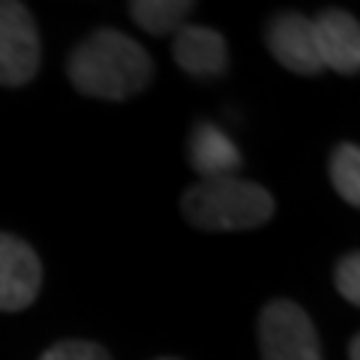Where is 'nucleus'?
Segmentation results:
<instances>
[{
  "label": "nucleus",
  "instance_id": "nucleus-8",
  "mask_svg": "<svg viewBox=\"0 0 360 360\" xmlns=\"http://www.w3.org/2000/svg\"><path fill=\"white\" fill-rule=\"evenodd\" d=\"M172 54L180 70L195 78H219L229 70V45H225L222 33L213 27L184 25L174 33Z\"/></svg>",
  "mask_w": 360,
  "mask_h": 360
},
{
  "label": "nucleus",
  "instance_id": "nucleus-9",
  "mask_svg": "<svg viewBox=\"0 0 360 360\" xmlns=\"http://www.w3.org/2000/svg\"><path fill=\"white\" fill-rule=\"evenodd\" d=\"M189 162L201 174V180L231 177L240 168V150L219 127L198 123L189 139Z\"/></svg>",
  "mask_w": 360,
  "mask_h": 360
},
{
  "label": "nucleus",
  "instance_id": "nucleus-12",
  "mask_svg": "<svg viewBox=\"0 0 360 360\" xmlns=\"http://www.w3.org/2000/svg\"><path fill=\"white\" fill-rule=\"evenodd\" d=\"M333 283L336 291L348 300L352 307H360V255L357 252H345L333 270Z\"/></svg>",
  "mask_w": 360,
  "mask_h": 360
},
{
  "label": "nucleus",
  "instance_id": "nucleus-15",
  "mask_svg": "<svg viewBox=\"0 0 360 360\" xmlns=\"http://www.w3.org/2000/svg\"><path fill=\"white\" fill-rule=\"evenodd\" d=\"M156 360H177V357H156Z\"/></svg>",
  "mask_w": 360,
  "mask_h": 360
},
{
  "label": "nucleus",
  "instance_id": "nucleus-7",
  "mask_svg": "<svg viewBox=\"0 0 360 360\" xmlns=\"http://www.w3.org/2000/svg\"><path fill=\"white\" fill-rule=\"evenodd\" d=\"M315 45L324 70L354 75L360 70V25L342 9H324L312 18Z\"/></svg>",
  "mask_w": 360,
  "mask_h": 360
},
{
  "label": "nucleus",
  "instance_id": "nucleus-1",
  "mask_svg": "<svg viewBox=\"0 0 360 360\" xmlns=\"http://www.w3.org/2000/svg\"><path fill=\"white\" fill-rule=\"evenodd\" d=\"M66 75L82 96L120 103L150 84L153 60L141 42L120 30L103 27L75 45L66 63Z\"/></svg>",
  "mask_w": 360,
  "mask_h": 360
},
{
  "label": "nucleus",
  "instance_id": "nucleus-4",
  "mask_svg": "<svg viewBox=\"0 0 360 360\" xmlns=\"http://www.w3.org/2000/svg\"><path fill=\"white\" fill-rule=\"evenodd\" d=\"M39 70V30L18 0H0V87H25Z\"/></svg>",
  "mask_w": 360,
  "mask_h": 360
},
{
  "label": "nucleus",
  "instance_id": "nucleus-2",
  "mask_svg": "<svg viewBox=\"0 0 360 360\" xmlns=\"http://www.w3.org/2000/svg\"><path fill=\"white\" fill-rule=\"evenodd\" d=\"M180 210L201 231H252L270 222L276 201L264 186L231 174L189 186Z\"/></svg>",
  "mask_w": 360,
  "mask_h": 360
},
{
  "label": "nucleus",
  "instance_id": "nucleus-11",
  "mask_svg": "<svg viewBox=\"0 0 360 360\" xmlns=\"http://www.w3.org/2000/svg\"><path fill=\"white\" fill-rule=\"evenodd\" d=\"M330 180L345 205L360 207V148L354 141L336 144L330 153Z\"/></svg>",
  "mask_w": 360,
  "mask_h": 360
},
{
  "label": "nucleus",
  "instance_id": "nucleus-13",
  "mask_svg": "<svg viewBox=\"0 0 360 360\" xmlns=\"http://www.w3.org/2000/svg\"><path fill=\"white\" fill-rule=\"evenodd\" d=\"M39 360H111V357L99 342L63 340V342H54L51 348H45V354Z\"/></svg>",
  "mask_w": 360,
  "mask_h": 360
},
{
  "label": "nucleus",
  "instance_id": "nucleus-6",
  "mask_svg": "<svg viewBox=\"0 0 360 360\" xmlns=\"http://www.w3.org/2000/svg\"><path fill=\"white\" fill-rule=\"evenodd\" d=\"M267 51L285 66V70L297 75H319L324 72L319 45H315V30L312 18L300 13H279L270 18L267 33H264Z\"/></svg>",
  "mask_w": 360,
  "mask_h": 360
},
{
  "label": "nucleus",
  "instance_id": "nucleus-3",
  "mask_svg": "<svg viewBox=\"0 0 360 360\" xmlns=\"http://www.w3.org/2000/svg\"><path fill=\"white\" fill-rule=\"evenodd\" d=\"M258 348L262 360H324L307 309L285 297L270 300L258 315Z\"/></svg>",
  "mask_w": 360,
  "mask_h": 360
},
{
  "label": "nucleus",
  "instance_id": "nucleus-14",
  "mask_svg": "<svg viewBox=\"0 0 360 360\" xmlns=\"http://www.w3.org/2000/svg\"><path fill=\"white\" fill-rule=\"evenodd\" d=\"M348 360H360V336L354 333L352 342H348Z\"/></svg>",
  "mask_w": 360,
  "mask_h": 360
},
{
  "label": "nucleus",
  "instance_id": "nucleus-10",
  "mask_svg": "<svg viewBox=\"0 0 360 360\" xmlns=\"http://www.w3.org/2000/svg\"><path fill=\"white\" fill-rule=\"evenodd\" d=\"M135 25L148 33L165 37V33H177L195 13V4L189 0H135L129 6Z\"/></svg>",
  "mask_w": 360,
  "mask_h": 360
},
{
  "label": "nucleus",
  "instance_id": "nucleus-5",
  "mask_svg": "<svg viewBox=\"0 0 360 360\" xmlns=\"http://www.w3.org/2000/svg\"><path fill=\"white\" fill-rule=\"evenodd\" d=\"M42 285V264L37 250L0 231V312H21L27 309L39 295Z\"/></svg>",
  "mask_w": 360,
  "mask_h": 360
}]
</instances>
